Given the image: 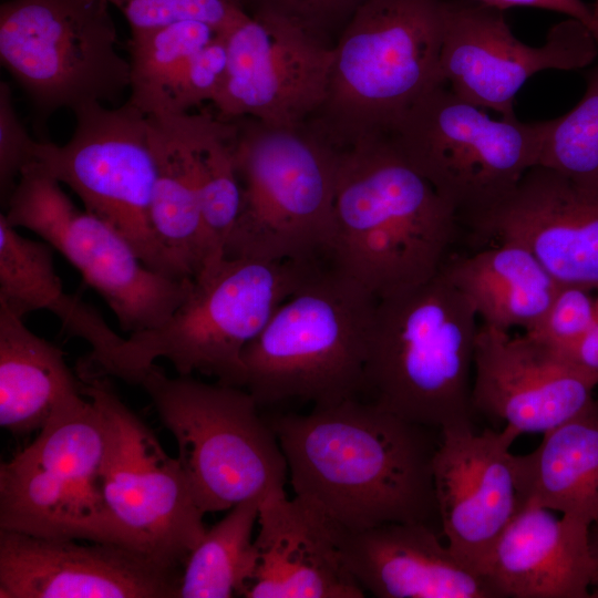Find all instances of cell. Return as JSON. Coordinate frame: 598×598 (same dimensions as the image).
<instances>
[{
    "instance_id": "cell-1",
    "label": "cell",
    "mask_w": 598,
    "mask_h": 598,
    "mask_svg": "<svg viewBox=\"0 0 598 598\" xmlns=\"http://www.w3.org/2000/svg\"><path fill=\"white\" fill-rule=\"evenodd\" d=\"M267 420L295 495L338 528L406 522L442 534L433 477L440 430L360 398Z\"/></svg>"
},
{
    "instance_id": "cell-2",
    "label": "cell",
    "mask_w": 598,
    "mask_h": 598,
    "mask_svg": "<svg viewBox=\"0 0 598 598\" xmlns=\"http://www.w3.org/2000/svg\"><path fill=\"white\" fill-rule=\"evenodd\" d=\"M458 221L389 135L340 150L327 258L378 300L436 276Z\"/></svg>"
},
{
    "instance_id": "cell-3",
    "label": "cell",
    "mask_w": 598,
    "mask_h": 598,
    "mask_svg": "<svg viewBox=\"0 0 598 598\" xmlns=\"http://www.w3.org/2000/svg\"><path fill=\"white\" fill-rule=\"evenodd\" d=\"M321 265L225 257L194 278L187 298L162 324L122 337L104 354L83 359L79 375L130 383L138 371L166 359L181 375L199 372L244 388V349Z\"/></svg>"
},
{
    "instance_id": "cell-4",
    "label": "cell",
    "mask_w": 598,
    "mask_h": 598,
    "mask_svg": "<svg viewBox=\"0 0 598 598\" xmlns=\"http://www.w3.org/2000/svg\"><path fill=\"white\" fill-rule=\"evenodd\" d=\"M477 318L441 270L379 299L364 364V400L440 431L473 427Z\"/></svg>"
},
{
    "instance_id": "cell-5",
    "label": "cell",
    "mask_w": 598,
    "mask_h": 598,
    "mask_svg": "<svg viewBox=\"0 0 598 598\" xmlns=\"http://www.w3.org/2000/svg\"><path fill=\"white\" fill-rule=\"evenodd\" d=\"M443 0H362L333 47L327 99L309 125L338 148L389 135L444 84Z\"/></svg>"
},
{
    "instance_id": "cell-6",
    "label": "cell",
    "mask_w": 598,
    "mask_h": 598,
    "mask_svg": "<svg viewBox=\"0 0 598 598\" xmlns=\"http://www.w3.org/2000/svg\"><path fill=\"white\" fill-rule=\"evenodd\" d=\"M378 301L331 265L320 266L244 349V388L259 406L360 398Z\"/></svg>"
},
{
    "instance_id": "cell-7",
    "label": "cell",
    "mask_w": 598,
    "mask_h": 598,
    "mask_svg": "<svg viewBox=\"0 0 598 598\" xmlns=\"http://www.w3.org/2000/svg\"><path fill=\"white\" fill-rule=\"evenodd\" d=\"M241 187L227 258L319 262L328 257L340 148L308 123L280 127L234 120Z\"/></svg>"
},
{
    "instance_id": "cell-8",
    "label": "cell",
    "mask_w": 598,
    "mask_h": 598,
    "mask_svg": "<svg viewBox=\"0 0 598 598\" xmlns=\"http://www.w3.org/2000/svg\"><path fill=\"white\" fill-rule=\"evenodd\" d=\"M130 383L147 393L175 437L177 458L204 514L286 493L285 454L245 388L169 378L155 363Z\"/></svg>"
},
{
    "instance_id": "cell-9",
    "label": "cell",
    "mask_w": 598,
    "mask_h": 598,
    "mask_svg": "<svg viewBox=\"0 0 598 598\" xmlns=\"http://www.w3.org/2000/svg\"><path fill=\"white\" fill-rule=\"evenodd\" d=\"M550 120L494 118L445 84L421 97L389 134L406 161L468 226L538 165Z\"/></svg>"
},
{
    "instance_id": "cell-10",
    "label": "cell",
    "mask_w": 598,
    "mask_h": 598,
    "mask_svg": "<svg viewBox=\"0 0 598 598\" xmlns=\"http://www.w3.org/2000/svg\"><path fill=\"white\" fill-rule=\"evenodd\" d=\"M83 396L66 399L28 447L0 464L1 529L121 544L102 499L109 423Z\"/></svg>"
},
{
    "instance_id": "cell-11",
    "label": "cell",
    "mask_w": 598,
    "mask_h": 598,
    "mask_svg": "<svg viewBox=\"0 0 598 598\" xmlns=\"http://www.w3.org/2000/svg\"><path fill=\"white\" fill-rule=\"evenodd\" d=\"M102 0H8L0 7V61L39 122L62 109L116 102L131 65Z\"/></svg>"
},
{
    "instance_id": "cell-12",
    "label": "cell",
    "mask_w": 598,
    "mask_h": 598,
    "mask_svg": "<svg viewBox=\"0 0 598 598\" xmlns=\"http://www.w3.org/2000/svg\"><path fill=\"white\" fill-rule=\"evenodd\" d=\"M72 112L70 140L63 145L37 141L34 163L69 186L86 212L121 234L148 268L182 279L152 225L156 166L147 116L127 101L114 109L87 103Z\"/></svg>"
},
{
    "instance_id": "cell-13",
    "label": "cell",
    "mask_w": 598,
    "mask_h": 598,
    "mask_svg": "<svg viewBox=\"0 0 598 598\" xmlns=\"http://www.w3.org/2000/svg\"><path fill=\"white\" fill-rule=\"evenodd\" d=\"M4 206L8 224L33 231L60 251L103 297L124 331L158 327L193 288L194 279L148 268L121 234L80 210L34 162L22 169Z\"/></svg>"
},
{
    "instance_id": "cell-14",
    "label": "cell",
    "mask_w": 598,
    "mask_h": 598,
    "mask_svg": "<svg viewBox=\"0 0 598 598\" xmlns=\"http://www.w3.org/2000/svg\"><path fill=\"white\" fill-rule=\"evenodd\" d=\"M81 382L82 394L109 423L102 499L114 533L122 545L183 568L207 529L178 458L165 452L106 378Z\"/></svg>"
},
{
    "instance_id": "cell-15",
    "label": "cell",
    "mask_w": 598,
    "mask_h": 598,
    "mask_svg": "<svg viewBox=\"0 0 598 598\" xmlns=\"http://www.w3.org/2000/svg\"><path fill=\"white\" fill-rule=\"evenodd\" d=\"M225 33L227 66L213 105L226 121L280 127L307 124L323 105L333 47L271 10L247 14Z\"/></svg>"
},
{
    "instance_id": "cell-16",
    "label": "cell",
    "mask_w": 598,
    "mask_h": 598,
    "mask_svg": "<svg viewBox=\"0 0 598 598\" xmlns=\"http://www.w3.org/2000/svg\"><path fill=\"white\" fill-rule=\"evenodd\" d=\"M598 56L594 33L568 18L554 24L540 47L517 39L502 10L467 0H443L440 70L460 97L513 117L515 97L528 79L545 70H577Z\"/></svg>"
},
{
    "instance_id": "cell-17",
    "label": "cell",
    "mask_w": 598,
    "mask_h": 598,
    "mask_svg": "<svg viewBox=\"0 0 598 598\" xmlns=\"http://www.w3.org/2000/svg\"><path fill=\"white\" fill-rule=\"evenodd\" d=\"M182 571L121 544L0 528V598H177Z\"/></svg>"
},
{
    "instance_id": "cell-18",
    "label": "cell",
    "mask_w": 598,
    "mask_h": 598,
    "mask_svg": "<svg viewBox=\"0 0 598 598\" xmlns=\"http://www.w3.org/2000/svg\"><path fill=\"white\" fill-rule=\"evenodd\" d=\"M519 434L456 427L441 431L433 461L442 534L463 561L484 574L501 534L525 505L518 456L509 448Z\"/></svg>"
},
{
    "instance_id": "cell-19",
    "label": "cell",
    "mask_w": 598,
    "mask_h": 598,
    "mask_svg": "<svg viewBox=\"0 0 598 598\" xmlns=\"http://www.w3.org/2000/svg\"><path fill=\"white\" fill-rule=\"evenodd\" d=\"M470 228L484 240L525 247L558 285L598 290L597 187L537 165Z\"/></svg>"
},
{
    "instance_id": "cell-20",
    "label": "cell",
    "mask_w": 598,
    "mask_h": 598,
    "mask_svg": "<svg viewBox=\"0 0 598 598\" xmlns=\"http://www.w3.org/2000/svg\"><path fill=\"white\" fill-rule=\"evenodd\" d=\"M475 413L519 435L558 426L594 401L598 383L527 334L480 326L474 352Z\"/></svg>"
},
{
    "instance_id": "cell-21",
    "label": "cell",
    "mask_w": 598,
    "mask_h": 598,
    "mask_svg": "<svg viewBox=\"0 0 598 598\" xmlns=\"http://www.w3.org/2000/svg\"><path fill=\"white\" fill-rule=\"evenodd\" d=\"M434 527L392 522L361 530L337 527L342 559L367 592L379 598H497Z\"/></svg>"
},
{
    "instance_id": "cell-22",
    "label": "cell",
    "mask_w": 598,
    "mask_h": 598,
    "mask_svg": "<svg viewBox=\"0 0 598 598\" xmlns=\"http://www.w3.org/2000/svg\"><path fill=\"white\" fill-rule=\"evenodd\" d=\"M257 567L247 598H362L346 566L337 526L317 508L286 493L260 502Z\"/></svg>"
},
{
    "instance_id": "cell-23",
    "label": "cell",
    "mask_w": 598,
    "mask_h": 598,
    "mask_svg": "<svg viewBox=\"0 0 598 598\" xmlns=\"http://www.w3.org/2000/svg\"><path fill=\"white\" fill-rule=\"evenodd\" d=\"M590 526L526 502L484 568L497 598H591Z\"/></svg>"
},
{
    "instance_id": "cell-24",
    "label": "cell",
    "mask_w": 598,
    "mask_h": 598,
    "mask_svg": "<svg viewBox=\"0 0 598 598\" xmlns=\"http://www.w3.org/2000/svg\"><path fill=\"white\" fill-rule=\"evenodd\" d=\"M203 117L204 112L147 116L156 166L152 225L163 251L182 279H194L205 262L197 173Z\"/></svg>"
},
{
    "instance_id": "cell-25",
    "label": "cell",
    "mask_w": 598,
    "mask_h": 598,
    "mask_svg": "<svg viewBox=\"0 0 598 598\" xmlns=\"http://www.w3.org/2000/svg\"><path fill=\"white\" fill-rule=\"evenodd\" d=\"M441 272L470 301L483 324L505 331L534 328L558 288L529 250L511 241L447 257Z\"/></svg>"
},
{
    "instance_id": "cell-26",
    "label": "cell",
    "mask_w": 598,
    "mask_h": 598,
    "mask_svg": "<svg viewBox=\"0 0 598 598\" xmlns=\"http://www.w3.org/2000/svg\"><path fill=\"white\" fill-rule=\"evenodd\" d=\"M79 378V377H78ZM60 348L29 330L0 302V426L14 435L40 431L69 398L82 393Z\"/></svg>"
},
{
    "instance_id": "cell-27",
    "label": "cell",
    "mask_w": 598,
    "mask_h": 598,
    "mask_svg": "<svg viewBox=\"0 0 598 598\" xmlns=\"http://www.w3.org/2000/svg\"><path fill=\"white\" fill-rule=\"evenodd\" d=\"M517 456L526 502L588 526L598 522V399Z\"/></svg>"
},
{
    "instance_id": "cell-28",
    "label": "cell",
    "mask_w": 598,
    "mask_h": 598,
    "mask_svg": "<svg viewBox=\"0 0 598 598\" xmlns=\"http://www.w3.org/2000/svg\"><path fill=\"white\" fill-rule=\"evenodd\" d=\"M53 248L20 235L0 214V302L23 318L35 310L55 315L64 329L100 354L121 338L82 299L66 293L54 269Z\"/></svg>"
},
{
    "instance_id": "cell-29",
    "label": "cell",
    "mask_w": 598,
    "mask_h": 598,
    "mask_svg": "<svg viewBox=\"0 0 598 598\" xmlns=\"http://www.w3.org/2000/svg\"><path fill=\"white\" fill-rule=\"evenodd\" d=\"M259 504L240 503L206 530L184 564L177 598L245 596L258 560L254 529Z\"/></svg>"
},
{
    "instance_id": "cell-30",
    "label": "cell",
    "mask_w": 598,
    "mask_h": 598,
    "mask_svg": "<svg viewBox=\"0 0 598 598\" xmlns=\"http://www.w3.org/2000/svg\"><path fill=\"white\" fill-rule=\"evenodd\" d=\"M235 121L204 112L197 144V173L205 262L202 269L225 258V247L239 215L241 187L234 148ZM200 271V272H202Z\"/></svg>"
},
{
    "instance_id": "cell-31",
    "label": "cell",
    "mask_w": 598,
    "mask_h": 598,
    "mask_svg": "<svg viewBox=\"0 0 598 598\" xmlns=\"http://www.w3.org/2000/svg\"><path fill=\"white\" fill-rule=\"evenodd\" d=\"M220 33L199 21H178L131 32L127 102L146 116L162 115L174 83L192 56Z\"/></svg>"
},
{
    "instance_id": "cell-32",
    "label": "cell",
    "mask_w": 598,
    "mask_h": 598,
    "mask_svg": "<svg viewBox=\"0 0 598 598\" xmlns=\"http://www.w3.org/2000/svg\"><path fill=\"white\" fill-rule=\"evenodd\" d=\"M538 165L598 188V56L580 101L550 120Z\"/></svg>"
},
{
    "instance_id": "cell-33",
    "label": "cell",
    "mask_w": 598,
    "mask_h": 598,
    "mask_svg": "<svg viewBox=\"0 0 598 598\" xmlns=\"http://www.w3.org/2000/svg\"><path fill=\"white\" fill-rule=\"evenodd\" d=\"M114 6L131 32L178 21H199L226 32L248 13L244 0H102Z\"/></svg>"
},
{
    "instance_id": "cell-34",
    "label": "cell",
    "mask_w": 598,
    "mask_h": 598,
    "mask_svg": "<svg viewBox=\"0 0 598 598\" xmlns=\"http://www.w3.org/2000/svg\"><path fill=\"white\" fill-rule=\"evenodd\" d=\"M596 302L595 289L558 285L543 318L524 333L553 353H560L571 347L587 330L595 316Z\"/></svg>"
},
{
    "instance_id": "cell-35",
    "label": "cell",
    "mask_w": 598,
    "mask_h": 598,
    "mask_svg": "<svg viewBox=\"0 0 598 598\" xmlns=\"http://www.w3.org/2000/svg\"><path fill=\"white\" fill-rule=\"evenodd\" d=\"M227 66L225 33L196 52L186 64L168 95L162 115H175L204 102L213 103L221 86Z\"/></svg>"
},
{
    "instance_id": "cell-36",
    "label": "cell",
    "mask_w": 598,
    "mask_h": 598,
    "mask_svg": "<svg viewBox=\"0 0 598 598\" xmlns=\"http://www.w3.org/2000/svg\"><path fill=\"white\" fill-rule=\"evenodd\" d=\"M37 141L31 138L20 121L6 82L0 83V195L2 203L10 197L22 169L34 162Z\"/></svg>"
},
{
    "instance_id": "cell-37",
    "label": "cell",
    "mask_w": 598,
    "mask_h": 598,
    "mask_svg": "<svg viewBox=\"0 0 598 598\" xmlns=\"http://www.w3.org/2000/svg\"><path fill=\"white\" fill-rule=\"evenodd\" d=\"M255 10H271L320 35L324 29L350 19L362 0H251Z\"/></svg>"
},
{
    "instance_id": "cell-38",
    "label": "cell",
    "mask_w": 598,
    "mask_h": 598,
    "mask_svg": "<svg viewBox=\"0 0 598 598\" xmlns=\"http://www.w3.org/2000/svg\"><path fill=\"white\" fill-rule=\"evenodd\" d=\"M497 10L516 7L536 8L566 14L568 18L582 22L595 35L598 42V23L592 9L582 0H467Z\"/></svg>"
},
{
    "instance_id": "cell-39",
    "label": "cell",
    "mask_w": 598,
    "mask_h": 598,
    "mask_svg": "<svg viewBox=\"0 0 598 598\" xmlns=\"http://www.w3.org/2000/svg\"><path fill=\"white\" fill-rule=\"evenodd\" d=\"M554 354L598 383V290L595 316L587 330L567 350Z\"/></svg>"
},
{
    "instance_id": "cell-40",
    "label": "cell",
    "mask_w": 598,
    "mask_h": 598,
    "mask_svg": "<svg viewBox=\"0 0 598 598\" xmlns=\"http://www.w3.org/2000/svg\"><path fill=\"white\" fill-rule=\"evenodd\" d=\"M589 546L594 561V575L590 587L591 598H598V522L589 529Z\"/></svg>"
},
{
    "instance_id": "cell-41",
    "label": "cell",
    "mask_w": 598,
    "mask_h": 598,
    "mask_svg": "<svg viewBox=\"0 0 598 598\" xmlns=\"http://www.w3.org/2000/svg\"><path fill=\"white\" fill-rule=\"evenodd\" d=\"M592 13H594V17H595V19H596V21L598 23V0H596V2H595V6L592 8Z\"/></svg>"
}]
</instances>
